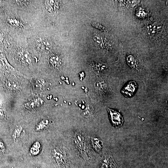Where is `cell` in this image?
Wrapping results in <instances>:
<instances>
[{"label":"cell","instance_id":"6da1fadb","mask_svg":"<svg viewBox=\"0 0 168 168\" xmlns=\"http://www.w3.org/2000/svg\"><path fill=\"white\" fill-rule=\"evenodd\" d=\"M107 110L110 120L113 125L116 128L121 127L123 124L124 120L118 111L108 107L107 108Z\"/></svg>","mask_w":168,"mask_h":168},{"label":"cell","instance_id":"7a4b0ae2","mask_svg":"<svg viewBox=\"0 0 168 168\" xmlns=\"http://www.w3.org/2000/svg\"><path fill=\"white\" fill-rule=\"evenodd\" d=\"M137 87V84L135 81H131L123 88L121 92L125 97H131L134 95Z\"/></svg>","mask_w":168,"mask_h":168},{"label":"cell","instance_id":"3957f363","mask_svg":"<svg viewBox=\"0 0 168 168\" xmlns=\"http://www.w3.org/2000/svg\"><path fill=\"white\" fill-rule=\"evenodd\" d=\"M40 146L39 142H36L31 147L30 152L31 153L34 155L38 154L40 151Z\"/></svg>","mask_w":168,"mask_h":168},{"label":"cell","instance_id":"277c9868","mask_svg":"<svg viewBox=\"0 0 168 168\" xmlns=\"http://www.w3.org/2000/svg\"><path fill=\"white\" fill-rule=\"evenodd\" d=\"M22 130V128L21 127H18L15 129L12 135L13 141H15L19 137Z\"/></svg>","mask_w":168,"mask_h":168},{"label":"cell","instance_id":"5b68a950","mask_svg":"<svg viewBox=\"0 0 168 168\" xmlns=\"http://www.w3.org/2000/svg\"><path fill=\"white\" fill-rule=\"evenodd\" d=\"M127 61L128 65L131 67H134L136 64V60L132 55H129L127 58Z\"/></svg>","mask_w":168,"mask_h":168},{"label":"cell","instance_id":"8992f818","mask_svg":"<svg viewBox=\"0 0 168 168\" xmlns=\"http://www.w3.org/2000/svg\"><path fill=\"white\" fill-rule=\"evenodd\" d=\"M3 40V37L2 33L0 29V43L2 42Z\"/></svg>","mask_w":168,"mask_h":168}]
</instances>
